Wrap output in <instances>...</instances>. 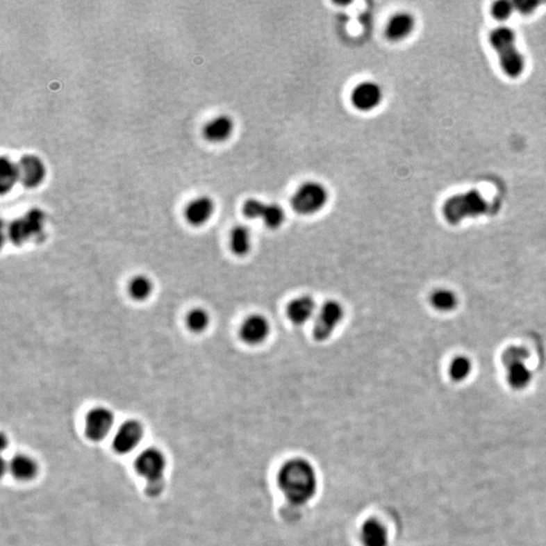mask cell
Masks as SVG:
<instances>
[{
	"mask_svg": "<svg viewBox=\"0 0 546 546\" xmlns=\"http://www.w3.org/2000/svg\"><path fill=\"white\" fill-rule=\"evenodd\" d=\"M277 483L286 500L295 507L308 505L318 492V476L314 465L305 458L296 457L283 463Z\"/></svg>",
	"mask_w": 546,
	"mask_h": 546,
	"instance_id": "6da1fadb",
	"label": "cell"
},
{
	"mask_svg": "<svg viewBox=\"0 0 546 546\" xmlns=\"http://www.w3.org/2000/svg\"><path fill=\"white\" fill-rule=\"evenodd\" d=\"M489 42L498 55L499 63L504 74L510 78H518L525 70L524 55L517 47L514 31L508 26H498L490 33Z\"/></svg>",
	"mask_w": 546,
	"mask_h": 546,
	"instance_id": "7a4b0ae2",
	"label": "cell"
},
{
	"mask_svg": "<svg viewBox=\"0 0 546 546\" xmlns=\"http://www.w3.org/2000/svg\"><path fill=\"white\" fill-rule=\"evenodd\" d=\"M489 204L478 190H470L449 197L444 203L442 213L444 219L456 225L467 217H476L486 214Z\"/></svg>",
	"mask_w": 546,
	"mask_h": 546,
	"instance_id": "3957f363",
	"label": "cell"
},
{
	"mask_svg": "<svg viewBox=\"0 0 546 546\" xmlns=\"http://www.w3.org/2000/svg\"><path fill=\"white\" fill-rule=\"evenodd\" d=\"M135 467L138 474L147 481L146 490L148 495L158 496L164 487V472L166 468L164 454L157 448H148L138 455Z\"/></svg>",
	"mask_w": 546,
	"mask_h": 546,
	"instance_id": "277c9868",
	"label": "cell"
},
{
	"mask_svg": "<svg viewBox=\"0 0 546 546\" xmlns=\"http://www.w3.org/2000/svg\"><path fill=\"white\" fill-rule=\"evenodd\" d=\"M329 192L321 182L308 181L297 188L290 199V206L301 216H312L325 208Z\"/></svg>",
	"mask_w": 546,
	"mask_h": 546,
	"instance_id": "5b68a950",
	"label": "cell"
},
{
	"mask_svg": "<svg viewBox=\"0 0 546 546\" xmlns=\"http://www.w3.org/2000/svg\"><path fill=\"white\" fill-rule=\"evenodd\" d=\"M528 358L529 353L521 346H511L502 355V363L507 370V381L513 390H525L533 379V374L527 366Z\"/></svg>",
	"mask_w": 546,
	"mask_h": 546,
	"instance_id": "8992f818",
	"label": "cell"
},
{
	"mask_svg": "<svg viewBox=\"0 0 546 546\" xmlns=\"http://www.w3.org/2000/svg\"><path fill=\"white\" fill-rule=\"evenodd\" d=\"M345 308L340 301L330 299L325 301L317 311L313 321L312 334L317 342H325L331 338L343 322Z\"/></svg>",
	"mask_w": 546,
	"mask_h": 546,
	"instance_id": "52a82bcc",
	"label": "cell"
},
{
	"mask_svg": "<svg viewBox=\"0 0 546 546\" xmlns=\"http://www.w3.org/2000/svg\"><path fill=\"white\" fill-rule=\"evenodd\" d=\"M45 214L39 208L28 210L23 217L15 219L8 229V238L15 245H23L33 238H40L43 235L45 226Z\"/></svg>",
	"mask_w": 546,
	"mask_h": 546,
	"instance_id": "ba28073f",
	"label": "cell"
},
{
	"mask_svg": "<svg viewBox=\"0 0 546 546\" xmlns=\"http://www.w3.org/2000/svg\"><path fill=\"white\" fill-rule=\"evenodd\" d=\"M244 216L250 220H260L266 227L276 230L286 221L285 210L279 204L265 203L257 199H249L244 203Z\"/></svg>",
	"mask_w": 546,
	"mask_h": 546,
	"instance_id": "9c48e42d",
	"label": "cell"
},
{
	"mask_svg": "<svg viewBox=\"0 0 546 546\" xmlns=\"http://www.w3.org/2000/svg\"><path fill=\"white\" fill-rule=\"evenodd\" d=\"M350 99L352 106L359 112H372L383 101V90L377 82L366 80L353 88Z\"/></svg>",
	"mask_w": 546,
	"mask_h": 546,
	"instance_id": "30bf717a",
	"label": "cell"
},
{
	"mask_svg": "<svg viewBox=\"0 0 546 546\" xmlns=\"http://www.w3.org/2000/svg\"><path fill=\"white\" fill-rule=\"evenodd\" d=\"M270 321L264 315L252 314L244 319L239 328V336L246 345L258 346L268 339L270 335Z\"/></svg>",
	"mask_w": 546,
	"mask_h": 546,
	"instance_id": "8fae6325",
	"label": "cell"
},
{
	"mask_svg": "<svg viewBox=\"0 0 546 546\" xmlns=\"http://www.w3.org/2000/svg\"><path fill=\"white\" fill-rule=\"evenodd\" d=\"M114 422L112 411L104 407L93 408L86 415V436L92 441L103 440L112 430Z\"/></svg>",
	"mask_w": 546,
	"mask_h": 546,
	"instance_id": "7c38bea8",
	"label": "cell"
},
{
	"mask_svg": "<svg viewBox=\"0 0 546 546\" xmlns=\"http://www.w3.org/2000/svg\"><path fill=\"white\" fill-rule=\"evenodd\" d=\"M144 429L139 421H126L115 433L113 447L117 454H126L133 452L143 438Z\"/></svg>",
	"mask_w": 546,
	"mask_h": 546,
	"instance_id": "4fadbf2b",
	"label": "cell"
},
{
	"mask_svg": "<svg viewBox=\"0 0 546 546\" xmlns=\"http://www.w3.org/2000/svg\"><path fill=\"white\" fill-rule=\"evenodd\" d=\"M318 306L312 297L303 295L292 299L286 306V317L292 325L303 326L314 321Z\"/></svg>",
	"mask_w": 546,
	"mask_h": 546,
	"instance_id": "5bb4252c",
	"label": "cell"
},
{
	"mask_svg": "<svg viewBox=\"0 0 546 546\" xmlns=\"http://www.w3.org/2000/svg\"><path fill=\"white\" fill-rule=\"evenodd\" d=\"M19 170V181L28 188H37L46 176V166L43 160L35 155H24L17 162Z\"/></svg>",
	"mask_w": 546,
	"mask_h": 546,
	"instance_id": "9a60e30c",
	"label": "cell"
},
{
	"mask_svg": "<svg viewBox=\"0 0 546 546\" xmlns=\"http://www.w3.org/2000/svg\"><path fill=\"white\" fill-rule=\"evenodd\" d=\"M416 28V19L408 12H399L388 19L385 35L388 41L401 42L409 38Z\"/></svg>",
	"mask_w": 546,
	"mask_h": 546,
	"instance_id": "2e32d148",
	"label": "cell"
},
{
	"mask_svg": "<svg viewBox=\"0 0 546 546\" xmlns=\"http://www.w3.org/2000/svg\"><path fill=\"white\" fill-rule=\"evenodd\" d=\"M214 212V201L210 197L201 195L188 204L184 208V217L190 225L199 227L210 221Z\"/></svg>",
	"mask_w": 546,
	"mask_h": 546,
	"instance_id": "e0dca14e",
	"label": "cell"
},
{
	"mask_svg": "<svg viewBox=\"0 0 546 546\" xmlns=\"http://www.w3.org/2000/svg\"><path fill=\"white\" fill-rule=\"evenodd\" d=\"M234 128V121L230 115H220L204 126L203 134L206 141L210 143H222L232 136Z\"/></svg>",
	"mask_w": 546,
	"mask_h": 546,
	"instance_id": "ac0fdd59",
	"label": "cell"
},
{
	"mask_svg": "<svg viewBox=\"0 0 546 546\" xmlns=\"http://www.w3.org/2000/svg\"><path fill=\"white\" fill-rule=\"evenodd\" d=\"M361 539L363 546H388L390 543L387 527L377 519H368L363 524Z\"/></svg>",
	"mask_w": 546,
	"mask_h": 546,
	"instance_id": "d6986e66",
	"label": "cell"
},
{
	"mask_svg": "<svg viewBox=\"0 0 546 546\" xmlns=\"http://www.w3.org/2000/svg\"><path fill=\"white\" fill-rule=\"evenodd\" d=\"M230 248L233 254L244 257L252 249V234L247 226H235L230 233Z\"/></svg>",
	"mask_w": 546,
	"mask_h": 546,
	"instance_id": "ffe728a7",
	"label": "cell"
},
{
	"mask_svg": "<svg viewBox=\"0 0 546 546\" xmlns=\"http://www.w3.org/2000/svg\"><path fill=\"white\" fill-rule=\"evenodd\" d=\"M8 470L15 479L28 481L34 479L38 472L37 463L26 454H17L8 463Z\"/></svg>",
	"mask_w": 546,
	"mask_h": 546,
	"instance_id": "44dd1931",
	"label": "cell"
},
{
	"mask_svg": "<svg viewBox=\"0 0 546 546\" xmlns=\"http://www.w3.org/2000/svg\"><path fill=\"white\" fill-rule=\"evenodd\" d=\"M19 181V165L12 159L2 157L0 161V192L6 195Z\"/></svg>",
	"mask_w": 546,
	"mask_h": 546,
	"instance_id": "7402d4cb",
	"label": "cell"
},
{
	"mask_svg": "<svg viewBox=\"0 0 546 546\" xmlns=\"http://www.w3.org/2000/svg\"><path fill=\"white\" fill-rule=\"evenodd\" d=\"M430 304L438 312H452L458 306V297L454 290L437 288L430 296Z\"/></svg>",
	"mask_w": 546,
	"mask_h": 546,
	"instance_id": "603a6c76",
	"label": "cell"
},
{
	"mask_svg": "<svg viewBox=\"0 0 546 546\" xmlns=\"http://www.w3.org/2000/svg\"><path fill=\"white\" fill-rule=\"evenodd\" d=\"M153 283L145 275H138L129 285V294L135 301H145L152 294Z\"/></svg>",
	"mask_w": 546,
	"mask_h": 546,
	"instance_id": "cb8c5ba5",
	"label": "cell"
},
{
	"mask_svg": "<svg viewBox=\"0 0 546 546\" xmlns=\"http://www.w3.org/2000/svg\"><path fill=\"white\" fill-rule=\"evenodd\" d=\"M472 363L468 357L465 355H459L452 359L448 368V374L452 377V381H463L467 379L472 374Z\"/></svg>",
	"mask_w": 546,
	"mask_h": 546,
	"instance_id": "d4e9b609",
	"label": "cell"
},
{
	"mask_svg": "<svg viewBox=\"0 0 546 546\" xmlns=\"http://www.w3.org/2000/svg\"><path fill=\"white\" fill-rule=\"evenodd\" d=\"M210 314L205 308H197L190 311L186 317V325L194 333L204 332L210 325Z\"/></svg>",
	"mask_w": 546,
	"mask_h": 546,
	"instance_id": "484cf974",
	"label": "cell"
},
{
	"mask_svg": "<svg viewBox=\"0 0 546 546\" xmlns=\"http://www.w3.org/2000/svg\"><path fill=\"white\" fill-rule=\"evenodd\" d=\"M514 10V2L506 1V0L495 2L490 8L493 17L499 22H506L509 19Z\"/></svg>",
	"mask_w": 546,
	"mask_h": 546,
	"instance_id": "4316f807",
	"label": "cell"
},
{
	"mask_svg": "<svg viewBox=\"0 0 546 546\" xmlns=\"http://www.w3.org/2000/svg\"><path fill=\"white\" fill-rule=\"evenodd\" d=\"M538 4L539 2L531 1V0H518L514 2L515 10H518L522 15H529L536 10Z\"/></svg>",
	"mask_w": 546,
	"mask_h": 546,
	"instance_id": "83f0119b",
	"label": "cell"
}]
</instances>
